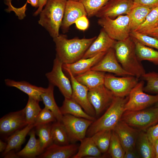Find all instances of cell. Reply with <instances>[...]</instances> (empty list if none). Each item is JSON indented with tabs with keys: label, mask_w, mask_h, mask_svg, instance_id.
Masks as SVG:
<instances>
[{
	"label": "cell",
	"mask_w": 158,
	"mask_h": 158,
	"mask_svg": "<svg viewBox=\"0 0 158 158\" xmlns=\"http://www.w3.org/2000/svg\"><path fill=\"white\" fill-rule=\"evenodd\" d=\"M112 130H104L98 132L91 137L102 153L108 152Z\"/></svg>",
	"instance_id": "cell-33"
},
{
	"label": "cell",
	"mask_w": 158,
	"mask_h": 158,
	"mask_svg": "<svg viewBox=\"0 0 158 158\" xmlns=\"http://www.w3.org/2000/svg\"><path fill=\"white\" fill-rule=\"evenodd\" d=\"M76 28L80 30H87L89 25V21L86 16H83L78 18L75 22Z\"/></svg>",
	"instance_id": "cell-43"
},
{
	"label": "cell",
	"mask_w": 158,
	"mask_h": 158,
	"mask_svg": "<svg viewBox=\"0 0 158 158\" xmlns=\"http://www.w3.org/2000/svg\"><path fill=\"white\" fill-rule=\"evenodd\" d=\"M155 158H158V138L154 142L153 144Z\"/></svg>",
	"instance_id": "cell-48"
},
{
	"label": "cell",
	"mask_w": 158,
	"mask_h": 158,
	"mask_svg": "<svg viewBox=\"0 0 158 158\" xmlns=\"http://www.w3.org/2000/svg\"><path fill=\"white\" fill-rule=\"evenodd\" d=\"M67 0H48L40 13L39 24L53 39L59 35Z\"/></svg>",
	"instance_id": "cell-4"
},
{
	"label": "cell",
	"mask_w": 158,
	"mask_h": 158,
	"mask_svg": "<svg viewBox=\"0 0 158 158\" xmlns=\"http://www.w3.org/2000/svg\"><path fill=\"white\" fill-rule=\"evenodd\" d=\"M142 77L146 82V84L143 88L144 91L158 94V73H146Z\"/></svg>",
	"instance_id": "cell-38"
},
{
	"label": "cell",
	"mask_w": 158,
	"mask_h": 158,
	"mask_svg": "<svg viewBox=\"0 0 158 158\" xmlns=\"http://www.w3.org/2000/svg\"><path fill=\"white\" fill-rule=\"evenodd\" d=\"M90 70L112 73L121 76L132 75L126 71L119 63L113 48L110 49Z\"/></svg>",
	"instance_id": "cell-14"
},
{
	"label": "cell",
	"mask_w": 158,
	"mask_h": 158,
	"mask_svg": "<svg viewBox=\"0 0 158 158\" xmlns=\"http://www.w3.org/2000/svg\"><path fill=\"white\" fill-rule=\"evenodd\" d=\"M7 147V143L0 140V152H3L6 150Z\"/></svg>",
	"instance_id": "cell-49"
},
{
	"label": "cell",
	"mask_w": 158,
	"mask_h": 158,
	"mask_svg": "<svg viewBox=\"0 0 158 158\" xmlns=\"http://www.w3.org/2000/svg\"><path fill=\"white\" fill-rule=\"evenodd\" d=\"M113 130L118 137L125 152L135 147L140 131L121 120Z\"/></svg>",
	"instance_id": "cell-17"
},
{
	"label": "cell",
	"mask_w": 158,
	"mask_h": 158,
	"mask_svg": "<svg viewBox=\"0 0 158 158\" xmlns=\"http://www.w3.org/2000/svg\"><path fill=\"white\" fill-rule=\"evenodd\" d=\"M28 0H27V1H28Z\"/></svg>",
	"instance_id": "cell-53"
},
{
	"label": "cell",
	"mask_w": 158,
	"mask_h": 158,
	"mask_svg": "<svg viewBox=\"0 0 158 158\" xmlns=\"http://www.w3.org/2000/svg\"><path fill=\"white\" fill-rule=\"evenodd\" d=\"M39 101L30 97L24 109L26 120L28 124H33L36 117L42 110Z\"/></svg>",
	"instance_id": "cell-34"
},
{
	"label": "cell",
	"mask_w": 158,
	"mask_h": 158,
	"mask_svg": "<svg viewBox=\"0 0 158 158\" xmlns=\"http://www.w3.org/2000/svg\"><path fill=\"white\" fill-rule=\"evenodd\" d=\"M97 22L109 36L115 40H124L130 36L128 14L121 15L114 19L108 17L99 18Z\"/></svg>",
	"instance_id": "cell-6"
},
{
	"label": "cell",
	"mask_w": 158,
	"mask_h": 158,
	"mask_svg": "<svg viewBox=\"0 0 158 158\" xmlns=\"http://www.w3.org/2000/svg\"><path fill=\"white\" fill-rule=\"evenodd\" d=\"M94 121L69 114L63 115L62 123L67 132L70 142L80 141L85 137L87 129Z\"/></svg>",
	"instance_id": "cell-8"
},
{
	"label": "cell",
	"mask_w": 158,
	"mask_h": 158,
	"mask_svg": "<svg viewBox=\"0 0 158 158\" xmlns=\"http://www.w3.org/2000/svg\"><path fill=\"white\" fill-rule=\"evenodd\" d=\"M144 34L158 39V24L154 28L147 31Z\"/></svg>",
	"instance_id": "cell-45"
},
{
	"label": "cell",
	"mask_w": 158,
	"mask_h": 158,
	"mask_svg": "<svg viewBox=\"0 0 158 158\" xmlns=\"http://www.w3.org/2000/svg\"><path fill=\"white\" fill-rule=\"evenodd\" d=\"M113 48L118 62L126 71L138 78L146 73L137 57L135 43L131 36L124 40L116 41Z\"/></svg>",
	"instance_id": "cell-2"
},
{
	"label": "cell",
	"mask_w": 158,
	"mask_h": 158,
	"mask_svg": "<svg viewBox=\"0 0 158 158\" xmlns=\"http://www.w3.org/2000/svg\"><path fill=\"white\" fill-rule=\"evenodd\" d=\"M157 103V105H156V107L158 108V102Z\"/></svg>",
	"instance_id": "cell-52"
},
{
	"label": "cell",
	"mask_w": 158,
	"mask_h": 158,
	"mask_svg": "<svg viewBox=\"0 0 158 158\" xmlns=\"http://www.w3.org/2000/svg\"><path fill=\"white\" fill-rule=\"evenodd\" d=\"M28 125L24 109L9 113L0 119L1 135L6 139L12 134Z\"/></svg>",
	"instance_id": "cell-11"
},
{
	"label": "cell",
	"mask_w": 158,
	"mask_h": 158,
	"mask_svg": "<svg viewBox=\"0 0 158 158\" xmlns=\"http://www.w3.org/2000/svg\"><path fill=\"white\" fill-rule=\"evenodd\" d=\"M107 152L113 158H124L125 151L118 137L113 130Z\"/></svg>",
	"instance_id": "cell-36"
},
{
	"label": "cell",
	"mask_w": 158,
	"mask_h": 158,
	"mask_svg": "<svg viewBox=\"0 0 158 158\" xmlns=\"http://www.w3.org/2000/svg\"><path fill=\"white\" fill-rule=\"evenodd\" d=\"M48 0H39V5L38 8L34 13L33 15L34 16H37L40 14L43 9V7L45 6Z\"/></svg>",
	"instance_id": "cell-46"
},
{
	"label": "cell",
	"mask_w": 158,
	"mask_h": 158,
	"mask_svg": "<svg viewBox=\"0 0 158 158\" xmlns=\"http://www.w3.org/2000/svg\"><path fill=\"white\" fill-rule=\"evenodd\" d=\"M146 133L150 140L153 145L154 142L158 138V122L157 124L147 129Z\"/></svg>",
	"instance_id": "cell-42"
},
{
	"label": "cell",
	"mask_w": 158,
	"mask_h": 158,
	"mask_svg": "<svg viewBox=\"0 0 158 158\" xmlns=\"http://www.w3.org/2000/svg\"><path fill=\"white\" fill-rule=\"evenodd\" d=\"M133 6H141L152 9L158 7V0H133Z\"/></svg>",
	"instance_id": "cell-41"
},
{
	"label": "cell",
	"mask_w": 158,
	"mask_h": 158,
	"mask_svg": "<svg viewBox=\"0 0 158 158\" xmlns=\"http://www.w3.org/2000/svg\"><path fill=\"white\" fill-rule=\"evenodd\" d=\"M57 120L53 113L44 107L42 109L35 118L33 125L34 127L41 125L54 122Z\"/></svg>",
	"instance_id": "cell-40"
},
{
	"label": "cell",
	"mask_w": 158,
	"mask_h": 158,
	"mask_svg": "<svg viewBox=\"0 0 158 158\" xmlns=\"http://www.w3.org/2000/svg\"><path fill=\"white\" fill-rule=\"evenodd\" d=\"M51 124L50 123L35 127L36 134L39 137L43 152L53 143L51 132Z\"/></svg>",
	"instance_id": "cell-32"
},
{
	"label": "cell",
	"mask_w": 158,
	"mask_h": 158,
	"mask_svg": "<svg viewBox=\"0 0 158 158\" xmlns=\"http://www.w3.org/2000/svg\"><path fill=\"white\" fill-rule=\"evenodd\" d=\"M3 157L5 158H19L16 153H15L13 150H11L8 152Z\"/></svg>",
	"instance_id": "cell-47"
},
{
	"label": "cell",
	"mask_w": 158,
	"mask_h": 158,
	"mask_svg": "<svg viewBox=\"0 0 158 158\" xmlns=\"http://www.w3.org/2000/svg\"><path fill=\"white\" fill-rule=\"evenodd\" d=\"M115 96L104 84L89 89L88 98L97 116L107 109Z\"/></svg>",
	"instance_id": "cell-12"
},
{
	"label": "cell",
	"mask_w": 158,
	"mask_h": 158,
	"mask_svg": "<svg viewBox=\"0 0 158 158\" xmlns=\"http://www.w3.org/2000/svg\"><path fill=\"white\" fill-rule=\"evenodd\" d=\"M158 24V7L152 9L147 15L146 19L135 31L144 34Z\"/></svg>",
	"instance_id": "cell-35"
},
{
	"label": "cell",
	"mask_w": 158,
	"mask_h": 158,
	"mask_svg": "<svg viewBox=\"0 0 158 158\" xmlns=\"http://www.w3.org/2000/svg\"><path fill=\"white\" fill-rule=\"evenodd\" d=\"M26 3L30 4L33 7H38L39 0H28L27 1Z\"/></svg>",
	"instance_id": "cell-50"
},
{
	"label": "cell",
	"mask_w": 158,
	"mask_h": 158,
	"mask_svg": "<svg viewBox=\"0 0 158 158\" xmlns=\"http://www.w3.org/2000/svg\"><path fill=\"white\" fill-rule=\"evenodd\" d=\"M97 37L68 39L66 35L59 34L53 39L56 45V56L63 64L73 63L82 58Z\"/></svg>",
	"instance_id": "cell-1"
},
{
	"label": "cell",
	"mask_w": 158,
	"mask_h": 158,
	"mask_svg": "<svg viewBox=\"0 0 158 158\" xmlns=\"http://www.w3.org/2000/svg\"><path fill=\"white\" fill-rule=\"evenodd\" d=\"M87 16L85 8L79 1H67L61 28L63 33L67 32L70 26L80 17Z\"/></svg>",
	"instance_id": "cell-16"
},
{
	"label": "cell",
	"mask_w": 158,
	"mask_h": 158,
	"mask_svg": "<svg viewBox=\"0 0 158 158\" xmlns=\"http://www.w3.org/2000/svg\"><path fill=\"white\" fill-rule=\"evenodd\" d=\"M138 82V78L132 75L117 77L106 74L104 85L115 96L125 97L129 95Z\"/></svg>",
	"instance_id": "cell-9"
},
{
	"label": "cell",
	"mask_w": 158,
	"mask_h": 158,
	"mask_svg": "<svg viewBox=\"0 0 158 158\" xmlns=\"http://www.w3.org/2000/svg\"><path fill=\"white\" fill-rule=\"evenodd\" d=\"M107 52L100 53L91 58H82L73 63L63 64V68L65 71H69L74 76H76L90 70L101 60Z\"/></svg>",
	"instance_id": "cell-20"
},
{
	"label": "cell",
	"mask_w": 158,
	"mask_h": 158,
	"mask_svg": "<svg viewBox=\"0 0 158 158\" xmlns=\"http://www.w3.org/2000/svg\"><path fill=\"white\" fill-rule=\"evenodd\" d=\"M136 144L140 157L155 158L153 145L150 140L146 133L140 132Z\"/></svg>",
	"instance_id": "cell-29"
},
{
	"label": "cell",
	"mask_w": 158,
	"mask_h": 158,
	"mask_svg": "<svg viewBox=\"0 0 158 158\" xmlns=\"http://www.w3.org/2000/svg\"><path fill=\"white\" fill-rule=\"evenodd\" d=\"M35 130L33 128L28 133L29 139L25 147L19 152H16L20 157L34 158L42 153L43 151L39 139L35 137Z\"/></svg>",
	"instance_id": "cell-21"
},
{
	"label": "cell",
	"mask_w": 158,
	"mask_h": 158,
	"mask_svg": "<svg viewBox=\"0 0 158 158\" xmlns=\"http://www.w3.org/2000/svg\"><path fill=\"white\" fill-rule=\"evenodd\" d=\"M121 120L140 131L147 129L158 122V108L125 111Z\"/></svg>",
	"instance_id": "cell-5"
},
{
	"label": "cell",
	"mask_w": 158,
	"mask_h": 158,
	"mask_svg": "<svg viewBox=\"0 0 158 158\" xmlns=\"http://www.w3.org/2000/svg\"><path fill=\"white\" fill-rule=\"evenodd\" d=\"M116 41L111 38L102 28L82 58H91L100 53L107 52L111 48H113Z\"/></svg>",
	"instance_id": "cell-18"
},
{
	"label": "cell",
	"mask_w": 158,
	"mask_h": 158,
	"mask_svg": "<svg viewBox=\"0 0 158 158\" xmlns=\"http://www.w3.org/2000/svg\"><path fill=\"white\" fill-rule=\"evenodd\" d=\"M59 109L63 115L69 114L93 121L96 119L95 117L92 116L86 113L82 107L71 98H65L62 105Z\"/></svg>",
	"instance_id": "cell-25"
},
{
	"label": "cell",
	"mask_w": 158,
	"mask_h": 158,
	"mask_svg": "<svg viewBox=\"0 0 158 158\" xmlns=\"http://www.w3.org/2000/svg\"><path fill=\"white\" fill-rule=\"evenodd\" d=\"M132 38L135 43L136 54L139 60L140 61H148L158 65V51L142 44Z\"/></svg>",
	"instance_id": "cell-30"
},
{
	"label": "cell",
	"mask_w": 158,
	"mask_h": 158,
	"mask_svg": "<svg viewBox=\"0 0 158 158\" xmlns=\"http://www.w3.org/2000/svg\"><path fill=\"white\" fill-rule=\"evenodd\" d=\"M109 0H79L84 6L89 17L95 16Z\"/></svg>",
	"instance_id": "cell-37"
},
{
	"label": "cell",
	"mask_w": 158,
	"mask_h": 158,
	"mask_svg": "<svg viewBox=\"0 0 158 158\" xmlns=\"http://www.w3.org/2000/svg\"><path fill=\"white\" fill-rule=\"evenodd\" d=\"M63 63L56 56L51 71L46 74L50 83L57 86L64 98H71L72 87L69 79L62 70Z\"/></svg>",
	"instance_id": "cell-10"
},
{
	"label": "cell",
	"mask_w": 158,
	"mask_h": 158,
	"mask_svg": "<svg viewBox=\"0 0 158 158\" xmlns=\"http://www.w3.org/2000/svg\"><path fill=\"white\" fill-rule=\"evenodd\" d=\"M34 127L33 124H29L22 129L14 133L8 137L6 139L7 147L3 152L4 156L8 152L18 150L20 148L24 142L26 137L30 131Z\"/></svg>",
	"instance_id": "cell-24"
},
{
	"label": "cell",
	"mask_w": 158,
	"mask_h": 158,
	"mask_svg": "<svg viewBox=\"0 0 158 158\" xmlns=\"http://www.w3.org/2000/svg\"><path fill=\"white\" fill-rule=\"evenodd\" d=\"M144 84L143 81H139L132 89L125 106V111L144 109L158 102V94L152 95L144 92Z\"/></svg>",
	"instance_id": "cell-7"
},
{
	"label": "cell",
	"mask_w": 158,
	"mask_h": 158,
	"mask_svg": "<svg viewBox=\"0 0 158 158\" xmlns=\"http://www.w3.org/2000/svg\"><path fill=\"white\" fill-rule=\"evenodd\" d=\"M152 9L141 6L133 7L128 14L130 31L135 30L144 23L147 15Z\"/></svg>",
	"instance_id": "cell-28"
},
{
	"label": "cell",
	"mask_w": 158,
	"mask_h": 158,
	"mask_svg": "<svg viewBox=\"0 0 158 158\" xmlns=\"http://www.w3.org/2000/svg\"><path fill=\"white\" fill-rule=\"evenodd\" d=\"M133 4V0H109L95 16L99 18L108 17L114 19L121 15L128 14Z\"/></svg>",
	"instance_id": "cell-13"
},
{
	"label": "cell",
	"mask_w": 158,
	"mask_h": 158,
	"mask_svg": "<svg viewBox=\"0 0 158 158\" xmlns=\"http://www.w3.org/2000/svg\"><path fill=\"white\" fill-rule=\"evenodd\" d=\"M5 82L8 86L15 87L39 102L42 101L41 95L46 88L33 85L25 81H17L6 79Z\"/></svg>",
	"instance_id": "cell-23"
},
{
	"label": "cell",
	"mask_w": 158,
	"mask_h": 158,
	"mask_svg": "<svg viewBox=\"0 0 158 158\" xmlns=\"http://www.w3.org/2000/svg\"><path fill=\"white\" fill-rule=\"evenodd\" d=\"M130 36L142 44L158 50V39L155 37L135 31H131Z\"/></svg>",
	"instance_id": "cell-39"
},
{
	"label": "cell",
	"mask_w": 158,
	"mask_h": 158,
	"mask_svg": "<svg viewBox=\"0 0 158 158\" xmlns=\"http://www.w3.org/2000/svg\"><path fill=\"white\" fill-rule=\"evenodd\" d=\"M80 142L77 152L72 158H81L88 156L99 157L101 156L102 152L91 137H85Z\"/></svg>",
	"instance_id": "cell-26"
},
{
	"label": "cell",
	"mask_w": 158,
	"mask_h": 158,
	"mask_svg": "<svg viewBox=\"0 0 158 158\" xmlns=\"http://www.w3.org/2000/svg\"><path fill=\"white\" fill-rule=\"evenodd\" d=\"M51 132L53 143L60 145L69 144L67 132L62 122L56 121L51 124Z\"/></svg>",
	"instance_id": "cell-31"
},
{
	"label": "cell",
	"mask_w": 158,
	"mask_h": 158,
	"mask_svg": "<svg viewBox=\"0 0 158 158\" xmlns=\"http://www.w3.org/2000/svg\"><path fill=\"white\" fill-rule=\"evenodd\" d=\"M140 157L135 148L130 149L125 152L124 158H138Z\"/></svg>",
	"instance_id": "cell-44"
},
{
	"label": "cell",
	"mask_w": 158,
	"mask_h": 158,
	"mask_svg": "<svg viewBox=\"0 0 158 158\" xmlns=\"http://www.w3.org/2000/svg\"><path fill=\"white\" fill-rule=\"evenodd\" d=\"M79 146L73 143L60 145L53 143L37 157L40 158H69L72 157L77 152Z\"/></svg>",
	"instance_id": "cell-19"
},
{
	"label": "cell",
	"mask_w": 158,
	"mask_h": 158,
	"mask_svg": "<svg viewBox=\"0 0 158 158\" xmlns=\"http://www.w3.org/2000/svg\"><path fill=\"white\" fill-rule=\"evenodd\" d=\"M105 75L104 72L90 70L75 77L79 82L90 89L104 84Z\"/></svg>",
	"instance_id": "cell-22"
},
{
	"label": "cell",
	"mask_w": 158,
	"mask_h": 158,
	"mask_svg": "<svg viewBox=\"0 0 158 158\" xmlns=\"http://www.w3.org/2000/svg\"><path fill=\"white\" fill-rule=\"evenodd\" d=\"M54 86L49 83L48 87L41 95L42 101L45 107L50 110L54 114L57 121L62 122L63 115L55 101L54 95Z\"/></svg>",
	"instance_id": "cell-27"
},
{
	"label": "cell",
	"mask_w": 158,
	"mask_h": 158,
	"mask_svg": "<svg viewBox=\"0 0 158 158\" xmlns=\"http://www.w3.org/2000/svg\"><path fill=\"white\" fill-rule=\"evenodd\" d=\"M128 99V97L115 96L104 114L89 127L86 133L87 137H91L102 130H113L125 111V106Z\"/></svg>",
	"instance_id": "cell-3"
},
{
	"label": "cell",
	"mask_w": 158,
	"mask_h": 158,
	"mask_svg": "<svg viewBox=\"0 0 158 158\" xmlns=\"http://www.w3.org/2000/svg\"><path fill=\"white\" fill-rule=\"evenodd\" d=\"M69 75L72 87L71 98L78 103L84 111L90 115L96 117L94 109L88 98L89 89L79 82L68 70H65Z\"/></svg>",
	"instance_id": "cell-15"
},
{
	"label": "cell",
	"mask_w": 158,
	"mask_h": 158,
	"mask_svg": "<svg viewBox=\"0 0 158 158\" xmlns=\"http://www.w3.org/2000/svg\"><path fill=\"white\" fill-rule=\"evenodd\" d=\"M67 0L78 1L79 0Z\"/></svg>",
	"instance_id": "cell-51"
}]
</instances>
